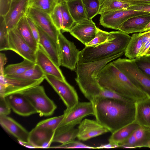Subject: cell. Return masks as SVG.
Segmentation results:
<instances>
[{
    "mask_svg": "<svg viewBox=\"0 0 150 150\" xmlns=\"http://www.w3.org/2000/svg\"><path fill=\"white\" fill-rule=\"evenodd\" d=\"M93 104L96 120L113 133L135 120V103L98 98Z\"/></svg>",
    "mask_w": 150,
    "mask_h": 150,
    "instance_id": "obj_1",
    "label": "cell"
},
{
    "mask_svg": "<svg viewBox=\"0 0 150 150\" xmlns=\"http://www.w3.org/2000/svg\"><path fill=\"white\" fill-rule=\"evenodd\" d=\"M97 78L99 83L103 88L135 102L149 97L135 86L112 62L103 67Z\"/></svg>",
    "mask_w": 150,
    "mask_h": 150,
    "instance_id": "obj_2",
    "label": "cell"
},
{
    "mask_svg": "<svg viewBox=\"0 0 150 150\" xmlns=\"http://www.w3.org/2000/svg\"><path fill=\"white\" fill-rule=\"evenodd\" d=\"M124 53H120L104 59L91 62L78 61L75 70L76 75L75 80L86 98L95 94L102 88L97 78L101 70L107 64Z\"/></svg>",
    "mask_w": 150,
    "mask_h": 150,
    "instance_id": "obj_3",
    "label": "cell"
},
{
    "mask_svg": "<svg viewBox=\"0 0 150 150\" xmlns=\"http://www.w3.org/2000/svg\"><path fill=\"white\" fill-rule=\"evenodd\" d=\"M113 40L98 45L86 46L80 51L79 61L88 62L104 59L124 53L131 36L120 31H115Z\"/></svg>",
    "mask_w": 150,
    "mask_h": 150,
    "instance_id": "obj_4",
    "label": "cell"
},
{
    "mask_svg": "<svg viewBox=\"0 0 150 150\" xmlns=\"http://www.w3.org/2000/svg\"><path fill=\"white\" fill-rule=\"evenodd\" d=\"M112 62L135 86L150 97V77L138 67L134 59L119 58Z\"/></svg>",
    "mask_w": 150,
    "mask_h": 150,
    "instance_id": "obj_5",
    "label": "cell"
},
{
    "mask_svg": "<svg viewBox=\"0 0 150 150\" xmlns=\"http://www.w3.org/2000/svg\"><path fill=\"white\" fill-rule=\"evenodd\" d=\"M40 116L53 114L57 106L47 95L43 86L38 85L22 93Z\"/></svg>",
    "mask_w": 150,
    "mask_h": 150,
    "instance_id": "obj_6",
    "label": "cell"
},
{
    "mask_svg": "<svg viewBox=\"0 0 150 150\" xmlns=\"http://www.w3.org/2000/svg\"><path fill=\"white\" fill-rule=\"evenodd\" d=\"M45 79L59 96L66 107V112L79 102V97L74 88L66 81L59 79L49 74H45Z\"/></svg>",
    "mask_w": 150,
    "mask_h": 150,
    "instance_id": "obj_7",
    "label": "cell"
},
{
    "mask_svg": "<svg viewBox=\"0 0 150 150\" xmlns=\"http://www.w3.org/2000/svg\"><path fill=\"white\" fill-rule=\"evenodd\" d=\"M45 78L37 80H28L7 77L0 75V96L22 93L40 84Z\"/></svg>",
    "mask_w": 150,
    "mask_h": 150,
    "instance_id": "obj_8",
    "label": "cell"
},
{
    "mask_svg": "<svg viewBox=\"0 0 150 150\" xmlns=\"http://www.w3.org/2000/svg\"><path fill=\"white\" fill-rule=\"evenodd\" d=\"M61 66L71 71L75 70L80 51L73 42L67 40L60 31L58 37Z\"/></svg>",
    "mask_w": 150,
    "mask_h": 150,
    "instance_id": "obj_9",
    "label": "cell"
},
{
    "mask_svg": "<svg viewBox=\"0 0 150 150\" xmlns=\"http://www.w3.org/2000/svg\"><path fill=\"white\" fill-rule=\"evenodd\" d=\"M26 15L31 18L36 25L47 34L58 45V37L61 30L54 24L50 15L42 11L29 7Z\"/></svg>",
    "mask_w": 150,
    "mask_h": 150,
    "instance_id": "obj_10",
    "label": "cell"
},
{
    "mask_svg": "<svg viewBox=\"0 0 150 150\" xmlns=\"http://www.w3.org/2000/svg\"><path fill=\"white\" fill-rule=\"evenodd\" d=\"M65 117L58 127L69 125L74 127L79 124L85 117L95 114L94 107L91 101L79 102L71 108L64 112Z\"/></svg>",
    "mask_w": 150,
    "mask_h": 150,
    "instance_id": "obj_11",
    "label": "cell"
},
{
    "mask_svg": "<svg viewBox=\"0 0 150 150\" xmlns=\"http://www.w3.org/2000/svg\"><path fill=\"white\" fill-rule=\"evenodd\" d=\"M149 13L128 9L112 11L100 16V23L104 27L118 30L119 26L129 18Z\"/></svg>",
    "mask_w": 150,
    "mask_h": 150,
    "instance_id": "obj_12",
    "label": "cell"
},
{
    "mask_svg": "<svg viewBox=\"0 0 150 150\" xmlns=\"http://www.w3.org/2000/svg\"><path fill=\"white\" fill-rule=\"evenodd\" d=\"M8 35L9 50L15 52L24 59L35 63L36 52L22 38L16 28L8 31Z\"/></svg>",
    "mask_w": 150,
    "mask_h": 150,
    "instance_id": "obj_13",
    "label": "cell"
},
{
    "mask_svg": "<svg viewBox=\"0 0 150 150\" xmlns=\"http://www.w3.org/2000/svg\"><path fill=\"white\" fill-rule=\"evenodd\" d=\"M29 0H12L9 8L3 16L8 31L15 28L27 14Z\"/></svg>",
    "mask_w": 150,
    "mask_h": 150,
    "instance_id": "obj_14",
    "label": "cell"
},
{
    "mask_svg": "<svg viewBox=\"0 0 150 150\" xmlns=\"http://www.w3.org/2000/svg\"><path fill=\"white\" fill-rule=\"evenodd\" d=\"M98 28L92 19H88L75 23L70 29V34L85 45L95 37Z\"/></svg>",
    "mask_w": 150,
    "mask_h": 150,
    "instance_id": "obj_15",
    "label": "cell"
},
{
    "mask_svg": "<svg viewBox=\"0 0 150 150\" xmlns=\"http://www.w3.org/2000/svg\"><path fill=\"white\" fill-rule=\"evenodd\" d=\"M77 137L86 141L109 132V130L97 121L85 119L79 124Z\"/></svg>",
    "mask_w": 150,
    "mask_h": 150,
    "instance_id": "obj_16",
    "label": "cell"
},
{
    "mask_svg": "<svg viewBox=\"0 0 150 150\" xmlns=\"http://www.w3.org/2000/svg\"><path fill=\"white\" fill-rule=\"evenodd\" d=\"M5 97L11 109L19 115L26 117L37 113L29 100L22 93L11 94Z\"/></svg>",
    "mask_w": 150,
    "mask_h": 150,
    "instance_id": "obj_17",
    "label": "cell"
},
{
    "mask_svg": "<svg viewBox=\"0 0 150 150\" xmlns=\"http://www.w3.org/2000/svg\"><path fill=\"white\" fill-rule=\"evenodd\" d=\"M35 64L45 74L53 76L61 80L66 81L59 67H57L39 45L36 52Z\"/></svg>",
    "mask_w": 150,
    "mask_h": 150,
    "instance_id": "obj_18",
    "label": "cell"
},
{
    "mask_svg": "<svg viewBox=\"0 0 150 150\" xmlns=\"http://www.w3.org/2000/svg\"><path fill=\"white\" fill-rule=\"evenodd\" d=\"M55 132L51 129L35 127L29 132L28 142L34 148H49Z\"/></svg>",
    "mask_w": 150,
    "mask_h": 150,
    "instance_id": "obj_19",
    "label": "cell"
},
{
    "mask_svg": "<svg viewBox=\"0 0 150 150\" xmlns=\"http://www.w3.org/2000/svg\"><path fill=\"white\" fill-rule=\"evenodd\" d=\"M119 147L150 148V128L140 126L127 139L119 144Z\"/></svg>",
    "mask_w": 150,
    "mask_h": 150,
    "instance_id": "obj_20",
    "label": "cell"
},
{
    "mask_svg": "<svg viewBox=\"0 0 150 150\" xmlns=\"http://www.w3.org/2000/svg\"><path fill=\"white\" fill-rule=\"evenodd\" d=\"M150 22V13L129 18L118 27V30L129 34L144 32L147 24Z\"/></svg>",
    "mask_w": 150,
    "mask_h": 150,
    "instance_id": "obj_21",
    "label": "cell"
},
{
    "mask_svg": "<svg viewBox=\"0 0 150 150\" xmlns=\"http://www.w3.org/2000/svg\"><path fill=\"white\" fill-rule=\"evenodd\" d=\"M0 124L8 133L18 141L28 142L29 132L13 118L6 116H0Z\"/></svg>",
    "mask_w": 150,
    "mask_h": 150,
    "instance_id": "obj_22",
    "label": "cell"
},
{
    "mask_svg": "<svg viewBox=\"0 0 150 150\" xmlns=\"http://www.w3.org/2000/svg\"><path fill=\"white\" fill-rule=\"evenodd\" d=\"M36 26L39 34L38 44L43 48L54 64L59 67L61 64L58 45L56 44L47 34Z\"/></svg>",
    "mask_w": 150,
    "mask_h": 150,
    "instance_id": "obj_23",
    "label": "cell"
},
{
    "mask_svg": "<svg viewBox=\"0 0 150 150\" xmlns=\"http://www.w3.org/2000/svg\"><path fill=\"white\" fill-rule=\"evenodd\" d=\"M134 122L140 126L150 128V97L135 102Z\"/></svg>",
    "mask_w": 150,
    "mask_h": 150,
    "instance_id": "obj_24",
    "label": "cell"
},
{
    "mask_svg": "<svg viewBox=\"0 0 150 150\" xmlns=\"http://www.w3.org/2000/svg\"><path fill=\"white\" fill-rule=\"evenodd\" d=\"M78 132V129L70 125L59 127L55 131L52 142L64 144L74 140Z\"/></svg>",
    "mask_w": 150,
    "mask_h": 150,
    "instance_id": "obj_25",
    "label": "cell"
},
{
    "mask_svg": "<svg viewBox=\"0 0 150 150\" xmlns=\"http://www.w3.org/2000/svg\"><path fill=\"white\" fill-rule=\"evenodd\" d=\"M140 126L134 121L121 128L112 133L109 142L118 145L129 138Z\"/></svg>",
    "mask_w": 150,
    "mask_h": 150,
    "instance_id": "obj_26",
    "label": "cell"
},
{
    "mask_svg": "<svg viewBox=\"0 0 150 150\" xmlns=\"http://www.w3.org/2000/svg\"><path fill=\"white\" fill-rule=\"evenodd\" d=\"M16 28L22 38L36 52L38 49L39 44L32 34L27 21L26 15L20 21Z\"/></svg>",
    "mask_w": 150,
    "mask_h": 150,
    "instance_id": "obj_27",
    "label": "cell"
},
{
    "mask_svg": "<svg viewBox=\"0 0 150 150\" xmlns=\"http://www.w3.org/2000/svg\"><path fill=\"white\" fill-rule=\"evenodd\" d=\"M66 1L69 13L75 23L88 19L82 0Z\"/></svg>",
    "mask_w": 150,
    "mask_h": 150,
    "instance_id": "obj_28",
    "label": "cell"
},
{
    "mask_svg": "<svg viewBox=\"0 0 150 150\" xmlns=\"http://www.w3.org/2000/svg\"><path fill=\"white\" fill-rule=\"evenodd\" d=\"M142 45L141 33L132 34L125 50V56L130 59L138 57Z\"/></svg>",
    "mask_w": 150,
    "mask_h": 150,
    "instance_id": "obj_29",
    "label": "cell"
},
{
    "mask_svg": "<svg viewBox=\"0 0 150 150\" xmlns=\"http://www.w3.org/2000/svg\"><path fill=\"white\" fill-rule=\"evenodd\" d=\"M130 6L119 0H104L101 3L98 14L101 16L112 11L128 9Z\"/></svg>",
    "mask_w": 150,
    "mask_h": 150,
    "instance_id": "obj_30",
    "label": "cell"
},
{
    "mask_svg": "<svg viewBox=\"0 0 150 150\" xmlns=\"http://www.w3.org/2000/svg\"><path fill=\"white\" fill-rule=\"evenodd\" d=\"M35 64V63L24 59L20 63L8 65L4 69V76L21 74Z\"/></svg>",
    "mask_w": 150,
    "mask_h": 150,
    "instance_id": "obj_31",
    "label": "cell"
},
{
    "mask_svg": "<svg viewBox=\"0 0 150 150\" xmlns=\"http://www.w3.org/2000/svg\"><path fill=\"white\" fill-rule=\"evenodd\" d=\"M45 75L41 68L35 64L33 67L21 74L5 77L28 80H37L45 78Z\"/></svg>",
    "mask_w": 150,
    "mask_h": 150,
    "instance_id": "obj_32",
    "label": "cell"
},
{
    "mask_svg": "<svg viewBox=\"0 0 150 150\" xmlns=\"http://www.w3.org/2000/svg\"><path fill=\"white\" fill-rule=\"evenodd\" d=\"M59 0H29V7L43 11L50 15Z\"/></svg>",
    "mask_w": 150,
    "mask_h": 150,
    "instance_id": "obj_33",
    "label": "cell"
},
{
    "mask_svg": "<svg viewBox=\"0 0 150 150\" xmlns=\"http://www.w3.org/2000/svg\"><path fill=\"white\" fill-rule=\"evenodd\" d=\"M61 4L63 18V27L62 33L69 32L75 24L68 10L66 1L59 0Z\"/></svg>",
    "mask_w": 150,
    "mask_h": 150,
    "instance_id": "obj_34",
    "label": "cell"
},
{
    "mask_svg": "<svg viewBox=\"0 0 150 150\" xmlns=\"http://www.w3.org/2000/svg\"><path fill=\"white\" fill-rule=\"evenodd\" d=\"M115 38L114 31L108 32L98 28L97 33L95 38L85 45L86 46H95L108 42Z\"/></svg>",
    "mask_w": 150,
    "mask_h": 150,
    "instance_id": "obj_35",
    "label": "cell"
},
{
    "mask_svg": "<svg viewBox=\"0 0 150 150\" xmlns=\"http://www.w3.org/2000/svg\"><path fill=\"white\" fill-rule=\"evenodd\" d=\"M87 18L92 19L98 14L101 5L100 0H82Z\"/></svg>",
    "mask_w": 150,
    "mask_h": 150,
    "instance_id": "obj_36",
    "label": "cell"
},
{
    "mask_svg": "<svg viewBox=\"0 0 150 150\" xmlns=\"http://www.w3.org/2000/svg\"><path fill=\"white\" fill-rule=\"evenodd\" d=\"M0 19V51L9 50L8 31L3 16Z\"/></svg>",
    "mask_w": 150,
    "mask_h": 150,
    "instance_id": "obj_37",
    "label": "cell"
},
{
    "mask_svg": "<svg viewBox=\"0 0 150 150\" xmlns=\"http://www.w3.org/2000/svg\"><path fill=\"white\" fill-rule=\"evenodd\" d=\"M65 116L64 114L42 120L38 122L35 127L39 128H47L55 131L63 120Z\"/></svg>",
    "mask_w": 150,
    "mask_h": 150,
    "instance_id": "obj_38",
    "label": "cell"
},
{
    "mask_svg": "<svg viewBox=\"0 0 150 150\" xmlns=\"http://www.w3.org/2000/svg\"><path fill=\"white\" fill-rule=\"evenodd\" d=\"M50 15L56 28L58 30L61 31L63 27V18L61 6L59 1V3Z\"/></svg>",
    "mask_w": 150,
    "mask_h": 150,
    "instance_id": "obj_39",
    "label": "cell"
},
{
    "mask_svg": "<svg viewBox=\"0 0 150 150\" xmlns=\"http://www.w3.org/2000/svg\"><path fill=\"white\" fill-rule=\"evenodd\" d=\"M134 59L138 67L150 77V56L144 55Z\"/></svg>",
    "mask_w": 150,
    "mask_h": 150,
    "instance_id": "obj_40",
    "label": "cell"
},
{
    "mask_svg": "<svg viewBox=\"0 0 150 150\" xmlns=\"http://www.w3.org/2000/svg\"><path fill=\"white\" fill-rule=\"evenodd\" d=\"M57 148H88L97 149L96 147L90 146L86 145L79 141L74 140L68 143L53 147Z\"/></svg>",
    "mask_w": 150,
    "mask_h": 150,
    "instance_id": "obj_41",
    "label": "cell"
},
{
    "mask_svg": "<svg viewBox=\"0 0 150 150\" xmlns=\"http://www.w3.org/2000/svg\"><path fill=\"white\" fill-rule=\"evenodd\" d=\"M11 108L5 97L0 96V116H6L11 112Z\"/></svg>",
    "mask_w": 150,
    "mask_h": 150,
    "instance_id": "obj_42",
    "label": "cell"
},
{
    "mask_svg": "<svg viewBox=\"0 0 150 150\" xmlns=\"http://www.w3.org/2000/svg\"><path fill=\"white\" fill-rule=\"evenodd\" d=\"M26 17L28 25L33 37L38 44L39 40V34L37 26L31 18L26 15Z\"/></svg>",
    "mask_w": 150,
    "mask_h": 150,
    "instance_id": "obj_43",
    "label": "cell"
},
{
    "mask_svg": "<svg viewBox=\"0 0 150 150\" xmlns=\"http://www.w3.org/2000/svg\"><path fill=\"white\" fill-rule=\"evenodd\" d=\"M12 0H0V15L4 16L10 8Z\"/></svg>",
    "mask_w": 150,
    "mask_h": 150,
    "instance_id": "obj_44",
    "label": "cell"
},
{
    "mask_svg": "<svg viewBox=\"0 0 150 150\" xmlns=\"http://www.w3.org/2000/svg\"><path fill=\"white\" fill-rule=\"evenodd\" d=\"M127 3L130 6L150 5V0H119Z\"/></svg>",
    "mask_w": 150,
    "mask_h": 150,
    "instance_id": "obj_45",
    "label": "cell"
},
{
    "mask_svg": "<svg viewBox=\"0 0 150 150\" xmlns=\"http://www.w3.org/2000/svg\"><path fill=\"white\" fill-rule=\"evenodd\" d=\"M128 9L150 13V5L130 6L128 8Z\"/></svg>",
    "mask_w": 150,
    "mask_h": 150,
    "instance_id": "obj_46",
    "label": "cell"
},
{
    "mask_svg": "<svg viewBox=\"0 0 150 150\" xmlns=\"http://www.w3.org/2000/svg\"><path fill=\"white\" fill-rule=\"evenodd\" d=\"M7 61V58L5 54L1 52L0 53V75H4V66L6 63Z\"/></svg>",
    "mask_w": 150,
    "mask_h": 150,
    "instance_id": "obj_47",
    "label": "cell"
},
{
    "mask_svg": "<svg viewBox=\"0 0 150 150\" xmlns=\"http://www.w3.org/2000/svg\"><path fill=\"white\" fill-rule=\"evenodd\" d=\"M141 36L142 42V47L147 41L150 40V30L141 33Z\"/></svg>",
    "mask_w": 150,
    "mask_h": 150,
    "instance_id": "obj_48",
    "label": "cell"
},
{
    "mask_svg": "<svg viewBox=\"0 0 150 150\" xmlns=\"http://www.w3.org/2000/svg\"><path fill=\"white\" fill-rule=\"evenodd\" d=\"M97 149L103 148H112L119 147L117 144L110 143L105 144H102L100 146L96 147Z\"/></svg>",
    "mask_w": 150,
    "mask_h": 150,
    "instance_id": "obj_49",
    "label": "cell"
},
{
    "mask_svg": "<svg viewBox=\"0 0 150 150\" xmlns=\"http://www.w3.org/2000/svg\"><path fill=\"white\" fill-rule=\"evenodd\" d=\"M18 142L21 144L25 146L26 147L29 148H34V147L28 142H23L20 141H18Z\"/></svg>",
    "mask_w": 150,
    "mask_h": 150,
    "instance_id": "obj_50",
    "label": "cell"
},
{
    "mask_svg": "<svg viewBox=\"0 0 150 150\" xmlns=\"http://www.w3.org/2000/svg\"><path fill=\"white\" fill-rule=\"evenodd\" d=\"M150 30V22L147 24L145 28L144 32Z\"/></svg>",
    "mask_w": 150,
    "mask_h": 150,
    "instance_id": "obj_51",
    "label": "cell"
},
{
    "mask_svg": "<svg viewBox=\"0 0 150 150\" xmlns=\"http://www.w3.org/2000/svg\"><path fill=\"white\" fill-rule=\"evenodd\" d=\"M146 56H150V47L147 50L145 55Z\"/></svg>",
    "mask_w": 150,
    "mask_h": 150,
    "instance_id": "obj_52",
    "label": "cell"
},
{
    "mask_svg": "<svg viewBox=\"0 0 150 150\" xmlns=\"http://www.w3.org/2000/svg\"><path fill=\"white\" fill-rule=\"evenodd\" d=\"M65 0V1H66V0Z\"/></svg>",
    "mask_w": 150,
    "mask_h": 150,
    "instance_id": "obj_53",
    "label": "cell"
}]
</instances>
